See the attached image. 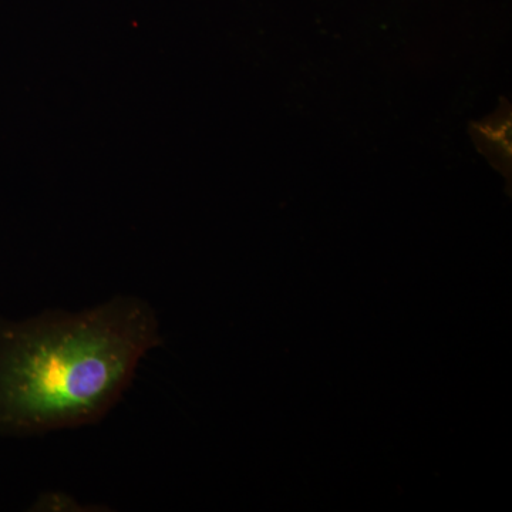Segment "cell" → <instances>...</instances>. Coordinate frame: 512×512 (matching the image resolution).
<instances>
[{
  "mask_svg": "<svg viewBox=\"0 0 512 512\" xmlns=\"http://www.w3.org/2000/svg\"><path fill=\"white\" fill-rule=\"evenodd\" d=\"M163 345L150 303L116 296L80 312L0 319V434L33 436L97 423Z\"/></svg>",
  "mask_w": 512,
  "mask_h": 512,
  "instance_id": "obj_1",
  "label": "cell"
}]
</instances>
